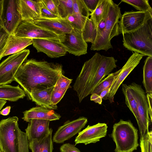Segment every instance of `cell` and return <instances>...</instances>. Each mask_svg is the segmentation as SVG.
I'll return each mask as SVG.
<instances>
[{"instance_id":"1","label":"cell","mask_w":152,"mask_h":152,"mask_svg":"<svg viewBox=\"0 0 152 152\" xmlns=\"http://www.w3.org/2000/svg\"><path fill=\"white\" fill-rule=\"evenodd\" d=\"M63 71L60 64L31 59L25 61L20 66L14 80L21 87L28 98L33 89L54 86Z\"/></svg>"},{"instance_id":"2","label":"cell","mask_w":152,"mask_h":152,"mask_svg":"<svg viewBox=\"0 0 152 152\" xmlns=\"http://www.w3.org/2000/svg\"><path fill=\"white\" fill-rule=\"evenodd\" d=\"M117 61L113 57L96 53L84 63L73 86L80 103L91 94L98 84L116 67Z\"/></svg>"},{"instance_id":"3","label":"cell","mask_w":152,"mask_h":152,"mask_svg":"<svg viewBox=\"0 0 152 152\" xmlns=\"http://www.w3.org/2000/svg\"><path fill=\"white\" fill-rule=\"evenodd\" d=\"M18 120L14 116L0 121V149L3 152H29L28 137L19 128Z\"/></svg>"},{"instance_id":"4","label":"cell","mask_w":152,"mask_h":152,"mask_svg":"<svg viewBox=\"0 0 152 152\" xmlns=\"http://www.w3.org/2000/svg\"><path fill=\"white\" fill-rule=\"evenodd\" d=\"M122 34L123 45L126 48L152 57V18L137 30Z\"/></svg>"},{"instance_id":"5","label":"cell","mask_w":152,"mask_h":152,"mask_svg":"<svg viewBox=\"0 0 152 152\" xmlns=\"http://www.w3.org/2000/svg\"><path fill=\"white\" fill-rule=\"evenodd\" d=\"M110 136L115 144V152H132L139 146L137 130L130 120L115 124Z\"/></svg>"},{"instance_id":"6","label":"cell","mask_w":152,"mask_h":152,"mask_svg":"<svg viewBox=\"0 0 152 152\" xmlns=\"http://www.w3.org/2000/svg\"><path fill=\"white\" fill-rule=\"evenodd\" d=\"M121 15L118 5L111 0L109 12L106 18L104 30L101 36L92 44L91 50H104L107 51L113 48L110 41L113 37L120 34L119 21Z\"/></svg>"},{"instance_id":"7","label":"cell","mask_w":152,"mask_h":152,"mask_svg":"<svg viewBox=\"0 0 152 152\" xmlns=\"http://www.w3.org/2000/svg\"><path fill=\"white\" fill-rule=\"evenodd\" d=\"M129 85L137 105L139 117L137 123L140 131V139H142L148 132V126L151 122L146 94L141 85L134 82L132 83Z\"/></svg>"},{"instance_id":"8","label":"cell","mask_w":152,"mask_h":152,"mask_svg":"<svg viewBox=\"0 0 152 152\" xmlns=\"http://www.w3.org/2000/svg\"><path fill=\"white\" fill-rule=\"evenodd\" d=\"M30 53L29 50L25 49L9 56L0 63V86L8 84L14 81L18 69Z\"/></svg>"},{"instance_id":"9","label":"cell","mask_w":152,"mask_h":152,"mask_svg":"<svg viewBox=\"0 0 152 152\" xmlns=\"http://www.w3.org/2000/svg\"><path fill=\"white\" fill-rule=\"evenodd\" d=\"M17 36L31 39H47L58 40L61 39L62 35L45 29L35 24L32 22L22 20L15 32Z\"/></svg>"},{"instance_id":"10","label":"cell","mask_w":152,"mask_h":152,"mask_svg":"<svg viewBox=\"0 0 152 152\" xmlns=\"http://www.w3.org/2000/svg\"><path fill=\"white\" fill-rule=\"evenodd\" d=\"M152 15L147 11L125 12L119 21L120 34H123L135 31L142 27Z\"/></svg>"},{"instance_id":"11","label":"cell","mask_w":152,"mask_h":152,"mask_svg":"<svg viewBox=\"0 0 152 152\" xmlns=\"http://www.w3.org/2000/svg\"><path fill=\"white\" fill-rule=\"evenodd\" d=\"M61 43L66 52L79 56L87 53L88 45L84 40L82 31L73 28L71 31L63 34Z\"/></svg>"},{"instance_id":"12","label":"cell","mask_w":152,"mask_h":152,"mask_svg":"<svg viewBox=\"0 0 152 152\" xmlns=\"http://www.w3.org/2000/svg\"><path fill=\"white\" fill-rule=\"evenodd\" d=\"M87 122V118L84 117H80L71 121H66L58 127L55 133L52 138L53 142L57 143H63L80 132Z\"/></svg>"},{"instance_id":"13","label":"cell","mask_w":152,"mask_h":152,"mask_svg":"<svg viewBox=\"0 0 152 152\" xmlns=\"http://www.w3.org/2000/svg\"><path fill=\"white\" fill-rule=\"evenodd\" d=\"M144 56L143 55L136 52L133 53L121 69L120 72L114 81L108 94L107 99L109 100L110 103L114 102V96L121 84Z\"/></svg>"},{"instance_id":"14","label":"cell","mask_w":152,"mask_h":152,"mask_svg":"<svg viewBox=\"0 0 152 152\" xmlns=\"http://www.w3.org/2000/svg\"><path fill=\"white\" fill-rule=\"evenodd\" d=\"M107 127L104 123H98L93 126L88 125L78 133L75 140V145L79 143L87 145L99 141L106 135Z\"/></svg>"},{"instance_id":"15","label":"cell","mask_w":152,"mask_h":152,"mask_svg":"<svg viewBox=\"0 0 152 152\" xmlns=\"http://www.w3.org/2000/svg\"><path fill=\"white\" fill-rule=\"evenodd\" d=\"M32 44L38 52H42L52 58L65 55L66 50L59 40L47 39H33Z\"/></svg>"},{"instance_id":"16","label":"cell","mask_w":152,"mask_h":152,"mask_svg":"<svg viewBox=\"0 0 152 152\" xmlns=\"http://www.w3.org/2000/svg\"><path fill=\"white\" fill-rule=\"evenodd\" d=\"M36 25L61 36L70 32L73 28L66 19L40 18L33 22Z\"/></svg>"},{"instance_id":"17","label":"cell","mask_w":152,"mask_h":152,"mask_svg":"<svg viewBox=\"0 0 152 152\" xmlns=\"http://www.w3.org/2000/svg\"><path fill=\"white\" fill-rule=\"evenodd\" d=\"M4 16L2 17L4 26L10 34H14L18 26L22 21L18 11L16 0L7 1Z\"/></svg>"},{"instance_id":"18","label":"cell","mask_w":152,"mask_h":152,"mask_svg":"<svg viewBox=\"0 0 152 152\" xmlns=\"http://www.w3.org/2000/svg\"><path fill=\"white\" fill-rule=\"evenodd\" d=\"M16 3L22 20L33 22L41 18L39 0H16Z\"/></svg>"},{"instance_id":"19","label":"cell","mask_w":152,"mask_h":152,"mask_svg":"<svg viewBox=\"0 0 152 152\" xmlns=\"http://www.w3.org/2000/svg\"><path fill=\"white\" fill-rule=\"evenodd\" d=\"M50 121L45 120L31 119L25 129L28 142L34 140H39L45 137L50 129Z\"/></svg>"},{"instance_id":"20","label":"cell","mask_w":152,"mask_h":152,"mask_svg":"<svg viewBox=\"0 0 152 152\" xmlns=\"http://www.w3.org/2000/svg\"><path fill=\"white\" fill-rule=\"evenodd\" d=\"M22 119L29 122L32 119L48 120L50 121L58 120L61 117L60 114L57 113L54 110L40 106L32 107L23 112Z\"/></svg>"},{"instance_id":"21","label":"cell","mask_w":152,"mask_h":152,"mask_svg":"<svg viewBox=\"0 0 152 152\" xmlns=\"http://www.w3.org/2000/svg\"><path fill=\"white\" fill-rule=\"evenodd\" d=\"M32 44V39L10 34L2 54V57L19 52Z\"/></svg>"},{"instance_id":"22","label":"cell","mask_w":152,"mask_h":152,"mask_svg":"<svg viewBox=\"0 0 152 152\" xmlns=\"http://www.w3.org/2000/svg\"><path fill=\"white\" fill-rule=\"evenodd\" d=\"M54 86L44 89H33L28 99L39 106L53 110L57 109L58 108L57 105L53 104L50 101Z\"/></svg>"},{"instance_id":"23","label":"cell","mask_w":152,"mask_h":152,"mask_svg":"<svg viewBox=\"0 0 152 152\" xmlns=\"http://www.w3.org/2000/svg\"><path fill=\"white\" fill-rule=\"evenodd\" d=\"M24 91L18 85L13 86L9 85L0 86V99L16 102L26 96Z\"/></svg>"},{"instance_id":"24","label":"cell","mask_w":152,"mask_h":152,"mask_svg":"<svg viewBox=\"0 0 152 152\" xmlns=\"http://www.w3.org/2000/svg\"><path fill=\"white\" fill-rule=\"evenodd\" d=\"M52 128L48 134L39 140H33L28 142L29 148L32 152H53V149Z\"/></svg>"},{"instance_id":"25","label":"cell","mask_w":152,"mask_h":152,"mask_svg":"<svg viewBox=\"0 0 152 152\" xmlns=\"http://www.w3.org/2000/svg\"><path fill=\"white\" fill-rule=\"evenodd\" d=\"M111 0H99L97 6L92 13H90V19L97 26L103 19H105L108 15Z\"/></svg>"},{"instance_id":"26","label":"cell","mask_w":152,"mask_h":152,"mask_svg":"<svg viewBox=\"0 0 152 152\" xmlns=\"http://www.w3.org/2000/svg\"><path fill=\"white\" fill-rule=\"evenodd\" d=\"M142 83L145 93L152 94V57L148 56L144 62L143 68Z\"/></svg>"},{"instance_id":"27","label":"cell","mask_w":152,"mask_h":152,"mask_svg":"<svg viewBox=\"0 0 152 152\" xmlns=\"http://www.w3.org/2000/svg\"><path fill=\"white\" fill-rule=\"evenodd\" d=\"M122 90L125 97L126 104L134 115L137 122L139 118L137 105L131 88L129 85L122 83Z\"/></svg>"},{"instance_id":"28","label":"cell","mask_w":152,"mask_h":152,"mask_svg":"<svg viewBox=\"0 0 152 152\" xmlns=\"http://www.w3.org/2000/svg\"><path fill=\"white\" fill-rule=\"evenodd\" d=\"M97 27L94 21L88 18L82 31L83 39L86 42L93 43L97 34Z\"/></svg>"},{"instance_id":"29","label":"cell","mask_w":152,"mask_h":152,"mask_svg":"<svg viewBox=\"0 0 152 152\" xmlns=\"http://www.w3.org/2000/svg\"><path fill=\"white\" fill-rule=\"evenodd\" d=\"M57 10L59 18L66 19L73 14V0H58Z\"/></svg>"},{"instance_id":"30","label":"cell","mask_w":152,"mask_h":152,"mask_svg":"<svg viewBox=\"0 0 152 152\" xmlns=\"http://www.w3.org/2000/svg\"><path fill=\"white\" fill-rule=\"evenodd\" d=\"M120 71L121 69L115 72L111 73L109 74L96 87L92 94H96L99 95L102 91L106 89L110 88Z\"/></svg>"},{"instance_id":"31","label":"cell","mask_w":152,"mask_h":152,"mask_svg":"<svg viewBox=\"0 0 152 152\" xmlns=\"http://www.w3.org/2000/svg\"><path fill=\"white\" fill-rule=\"evenodd\" d=\"M89 18L78 14H72L66 19L73 28L82 31L86 20Z\"/></svg>"},{"instance_id":"32","label":"cell","mask_w":152,"mask_h":152,"mask_svg":"<svg viewBox=\"0 0 152 152\" xmlns=\"http://www.w3.org/2000/svg\"><path fill=\"white\" fill-rule=\"evenodd\" d=\"M121 2L126 3L140 11H147L152 14V8L148 0H121Z\"/></svg>"},{"instance_id":"33","label":"cell","mask_w":152,"mask_h":152,"mask_svg":"<svg viewBox=\"0 0 152 152\" xmlns=\"http://www.w3.org/2000/svg\"><path fill=\"white\" fill-rule=\"evenodd\" d=\"M73 14H78L89 18L90 12L88 11L83 0H73Z\"/></svg>"},{"instance_id":"34","label":"cell","mask_w":152,"mask_h":152,"mask_svg":"<svg viewBox=\"0 0 152 152\" xmlns=\"http://www.w3.org/2000/svg\"><path fill=\"white\" fill-rule=\"evenodd\" d=\"M152 132L149 131L143 138L140 139L141 152H152Z\"/></svg>"},{"instance_id":"35","label":"cell","mask_w":152,"mask_h":152,"mask_svg":"<svg viewBox=\"0 0 152 152\" xmlns=\"http://www.w3.org/2000/svg\"><path fill=\"white\" fill-rule=\"evenodd\" d=\"M67 89V88L59 89L53 88L50 99L51 103L53 105H56L62 98Z\"/></svg>"},{"instance_id":"36","label":"cell","mask_w":152,"mask_h":152,"mask_svg":"<svg viewBox=\"0 0 152 152\" xmlns=\"http://www.w3.org/2000/svg\"><path fill=\"white\" fill-rule=\"evenodd\" d=\"M10 34L3 26L0 30V60L2 57L5 47Z\"/></svg>"},{"instance_id":"37","label":"cell","mask_w":152,"mask_h":152,"mask_svg":"<svg viewBox=\"0 0 152 152\" xmlns=\"http://www.w3.org/2000/svg\"><path fill=\"white\" fill-rule=\"evenodd\" d=\"M72 81V79L67 77L62 74L57 80L54 88L68 89Z\"/></svg>"},{"instance_id":"38","label":"cell","mask_w":152,"mask_h":152,"mask_svg":"<svg viewBox=\"0 0 152 152\" xmlns=\"http://www.w3.org/2000/svg\"><path fill=\"white\" fill-rule=\"evenodd\" d=\"M40 7V18L53 19L59 18V17L50 11L45 7L42 0H39Z\"/></svg>"},{"instance_id":"39","label":"cell","mask_w":152,"mask_h":152,"mask_svg":"<svg viewBox=\"0 0 152 152\" xmlns=\"http://www.w3.org/2000/svg\"><path fill=\"white\" fill-rule=\"evenodd\" d=\"M42 1L48 10L58 16L57 7L58 0H42Z\"/></svg>"},{"instance_id":"40","label":"cell","mask_w":152,"mask_h":152,"mask_svg":"<svg viewBox=\"0 0 152 152\" xmlns=\"http://www.w3.org/2000/svg\"><path fill=\"white\" fill-rule=\"evenodd\" d=\"M59 149L60 152H81L75 145L69 143L63 144Z\"/></svg>"},{"instance_id":"41","label":"cell","mask_w":152,"mask_h":152,"mask_svg":"<svg viewBox=\"0 0 152 152\" xmlns=\"http://www.w3.org/2000/svg\"><path fill=\"white\" fill-rule=\"evenodd\" d=\"M83 1L88 11L92 13L96 8L99 0H83Z\"/></svg>"},{"instance_id":"42","label":"cell","mask_w":152,"mask_h":152,"mask_svg":"<svg viewBox=\"0 0 152 152\" xmlns=\"http://www.w3.org/2000/svg\"><path fill=\"white\" fill-rule=\"evenodd\" d=\"M148 104V107L149 115L151 122L152 121V94L147 93L146 94Z\"/></svg>"},{"instance_id":"43","label":"cell","mask_w":152,"mask_h":152,"mask_svg":"<svg viewBox=\"0 0 152 152\" xmlns=\"http://www.w3.org/2000/svg\"><path fill=\"white\" fill-rule=\"evenodd\" d=\"M90 99L99 104H101L102 103V99L99 95L96 94H92L91 96Z\"/></svg>"},{"instance_id":"44","label":"cell","mask_w":152,"mask_h":152,"mask_svg":"<svg viewBox=\"0 0 152 152\" xmlns=\"http://www.w3.org/2000/svg\"><path fill=\"white\" fill-rule=\"evenodd\" d=\"M10 109L11 106H7L0 111V114L3 115H7L9 114Z\"/></svg>"},{"instance_id":"45","label":"cell","mask_w":152,"mask_h":152,"mask_svg":"<svg viewBox=\"0 0 152 152\" xmlns=\"http://www.w3.org/2000/svg\"><path fill=\"white\" fill-rule=\"evenodd\" d=\"M110 88L106 89L102 91L99 94V96L102 99L104 100L107 99L108 94Z\"/></svg>"},{"instance_id":"46","label":"cell","mask_w":152,"mask_h":152,"mask_svg":"<svg viewBox=\"0 0 152 152\" xmlns=\"http://www.w3.org/2000/svg\"><path fill=\"white\" fill-rule=\"evenodd\" d=\"M5 0H0V20L2 18Z\"/></svg>"},{"instance_id":"47","label":"cell","mask_w":152,"mask_h":152,"mask_svg":"<svg viewBox=\"0 0 152 152\" xmlns=\"http://www.w3.org/2000/svg\"><path fill=\"white\" fill-rule=\"evenodd\" d=\"M6 102V100L0 99V111Z\"/></svg>"},{"instance_id":"48","label":"cell","mask_w":152,"mask_h":152,"mask_svg":"<svg viewBox=\"0 0 152 152\" xmlns=\"http://www.w3.org/2000/svg\"><path fill=\"white\" fill-rule=\"evenodd\" d=\"M3 26V22L2 18L0 20V30Z\"/></svg>"},{"instance_id":"49","label":"cell","mask_w":152,"mask_h":152,"mask_svg":"<svg viewBox=\"0 0 152 152\" xmlns=\"http://www.w3.org/2000/svg\"><path fill=\"white\" fill-rule=\"evenodd\" d=\"M0 152H3L1 150V149H0Z\"/></svg>"}]
</instances>
